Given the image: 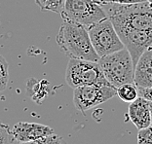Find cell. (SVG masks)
I'll return each instance as SVG.
<instances>
[{"label": "cell", "instance_id": "8fae6325", "mask_svg": "<svg viewBox=\"0 0 152 144\" xmlns=\"http://www.w3.org/2000/svg\"><path fill=\"white\" fill-rule=\"evenodd\" d=\"M44 81H37L34 78H31L27 82V95L28 97H31L33 100H35L37 103H40V101H42L43 99L47 97L48 91L47 87L45 88Z\"/></svg>", "mask_w": 152, "mask_h": 144}, {"label": "cell", "instance_id": "7c38bea8", "mask_svg": "<svg viewBox=\"0 0 152 144\" xmlns=\"http://www.w3.org/2000/svg\"><path fill=\"white\" fill-rule=\"evenodd\" d=\"M116 95L121 100L130 103L139 97L137 87L134 85V83L123 84L119 86L118 88H116Z\"/></svg>", "mask_w": 152, "mask_h": 144}, {"label": "cell", "instance_id": "d6986e66", "mask_svg": "<svg viewBox=\"0 0 152 144\" xmlns=\"http://www.w3.org/2000/svg\"><path fill=\"white\" fill-rule=\"evenodd\" d=\"M101 3H116V4H134L145 2L146 0H99Z\"/></svg>", "mask_w": 152, "mask_h": 144}, {"label": "cell", "instance_id": "5b68a950", "mask_svg": "<svg viewBox=\"0 0 152 144\" xmlns=\"http://www.w3.org/2000/svg\"><path fill=\"white\" fill-rule=\"evenodd\" d=\"M60 14L63 20H71L86 27L107 18L101 2L94 0H65Z\"/></svg>", "mask_w": 152, "mask_h": 144}, {"label": "cell", "instance_id": "6da1fadb", "mask_svg": "<svg viewBox=\"0 0 152 144\" xmlns=\"http://www.w3.org/2000/svg\"><path fill=\"white\" fill-rule=\"evenodd\" d=\"M101 4L136 66L142 53L152 46V4Z\"/></svg>", "mask_w": 152, "mask_h": 144}, {"label": "cell", "instance_id": "ffe728a7", "mask_svg": "<svg viewBox=\"0 0 152 144\" xmlns=\"http://www.w3.org/2000/svg\"><path fill=\"white\" fill-rule=\"evenodd\" d=\"M149 107H150V118H151V126H152V101H149Z\"/></svg>", "mask_w": 152, "mask_h": 144}, {"label": "cell", "instance_id": "9c48e42d", "mask_svg": "<svg viewBox=\"0 0 152 144\" xmlns=\"http://www.w3.org/2000/svg\"><path fill=\"white\" fill-rule=\"evenodd\" d=\"M134 83L137 88L152 87V47L142 53L134 66Z\"/></svg>", "mask_w": 152, "mask_h": 144}, {"label": "cell", "instance_id": "9a60e30c", "mask_svg": "<svg viewBox=\"0 0 152 144\" xmlns=\"http://www.w3.org/2000/svg\"><path fill=\"white\" fill-rule=\"evenodd\" d=\"M61 138L56 133H53L51 135L45 136V137H41L32 141H27V142H19L18 144H61Z\"/></svg>", "mask_w": 152, "mask_h": 144}, {"label": "cell", "instance_id": "8992f818", "mask_svg": "<svg viewBox=\"0 0 152 144\" xmlns=\"http://www.w3.org/2000/svg\"><path fill=\"white\" fill-rule=\"evenodd\" d=\"M87 29L92 46L99 57L125 48L112 23L107 18L88 26Z\"/></svg>", "mask_w": 152, "mask_h": 144}, {"label": "cell", "instance_id": "2e32d148", "mask_svg": "<svg viewBox=\"0 0 152 144\" xmlns=\"http://www.w3.org/2000/svg\"><path fill=\"white\" fill-rule=\"evenodd\" d=\"M137 144H152V126L139 129Z\"/></svg>", "mask_w": 152, "mask_h": 144}, {"label": "cell", "instance_id": "ac0fdd59", "mask_svg": "<svg viewBox=\"0 0 152 144\" xmlns=\"http://www.w3.org/2000/svg\"><path fill=\"white\" fill-rule=\"evenodd\" d=\"M139 97L147 99L148 101H152V87L151 88H137Z\"/></svg>", "mask_w": 152, "mask_h": 144}, {"label": "cell", "instance_id": "603a6c76", "mask_svg": "<svg viewBox=\"0 0 152 144\" xmlns=\"http://www.w3.org/2000/svg\"><path fill=\"white\" fill-rule=\"evenodd\" d=\"M94 1H99V0H94Z\"/></svg>", "mask_w": 152, "mask_h": 144}, {"label": "cell", "instance_id": "52a82bcc", "mask_svg": "<svg viewBox=\"0 0 152 144\" xmlns=\"http://www.w3.org/2000/svg\"><path fill=\"white\" fill-rule=\"evenodd\" d=\"M116 95V88L112 86L87 85L74 89L73 103L77 110L85 113L91 108L109 100Z\"/></svg>", "mask_w": 152, "mask_h": 144}, {"label": "cell", "instance_id": "cb8c5ba5", "mask_svg": "<svg viewBox=\"0 0 152 144\" xmlns=\"http://www.w3.org/2000/svg\"><path fill=\"white\" fill-rule=\"evenodd\" d=\"M151 47H152V46H151Z\"/></svg>", "mask_w": 152, "mask_h": 144}, {"label": "cell", "instance_id": "5bb4252c", "mask_svg": "<svg viewBox=\"0 0 152 144\" xmlns=\"http://www.w3.org/2000/svg\"><path fill=\"white\" fill-rule=\"evenodd\" d=\"M9 82V64L6 59L0 55V92L6 90Z\"/></svg>", "mask_w": 152, "mask_h": 144}, {"label": "cell", "instance_id": "4fadbf2b", "mask_svg": "<svg viewBox=\"0 0 152 144\" xmlns=\"http://www.w3.org/2000/svg\"><path fill=\"white\" fill-rule=\"evenodd\" d=\"M42 11H51L60 14L65 0H34Z\"/></svg>", "mask_w": 152, "mask_h": 144}, {"label": "cell", "instance_id": "7a4b0ae2", "mask_svg": "<svg viewBox=\"0 0 152 144\" xmlns=\"http://www.w3.org/2000/svg\"><path fill=\"white\" fill-rule=\"evenodd\" d=\"M60 49L69 59L98 63L99 57L92 46L87 27L71 20H64L56 36Z\"/></svg>", "mask_w": 152, "mask_h": 144}, {"label": "cell", "instance_id": "44dd1931", "mask_svg": "<svg viewBox=\"0 0 152 144\" xmlns=\"http://www.w3.org/2000/svg\"><path fill=\"white\" fill-rule=\"evenodd\" d=\"M5 126H6V124H4V123H2L1 121H0V129H2Z\"/></svg>", "mask_w": 152, "mask_h": 144}, {"label": "cell", "instance_id": "ba28073f", "mask_svg": "<svg viewBox=\"0 0 152 144\" xmlns=\"http://www.w3.org/2000/svg\"><path fill=\"white\" fill-rule=\"evenodd\" d=\"M55 133L54 129L48 126L37 124V123L19 122L14 126L11 131L12 137L18 142L32 141L41 137Z\"/></svg>", "mask_w": 152, "mask_h": 144}, {"label": "cell", "instance_id": "e0dca14e", "mask_svg": "<svg viewBox=\"0 0 152 144\" xmlns=\"http://www.w3.org/2000/svg\"><path fill=\"white\" fill-rule=\"evenodd\" d=\"M12 135L8 125H6L2 129H0V144H11Z\"/></svg>", "mask_w": 152, "mask_h": 144}, {"label": "cell", "instance_id": "3957f363", "mask_svg": "<svg viewBox=\"0 0 152 144\" xmlns=\"http://www.w3.org/2000/svg\"><path fill=\"white\" fill-rule=\"evenodd\" d=\"M98 63L106 80L114 88H118L123 84L134 83V65L126 48L99 57Z\"/></svg>", "mask_w": 152, "mask_h": 144}, {"label": "cell", "instance_id": "7402d4cb", "mask_svg": "<svg viewBox=\"0 0 152 144\" xmlns=\"http://www.w3.org/2000/svg\"><path fill=\"white\" fill-rule=\"evenodd\" d=\"M146 1H147L148 3H150V4H152V0H146Z\"/></svg>", "mask_w": 152, "mask_h": 144}, {"label": "cell", "instance_id": "30bf717a", "mask_svg": "<svg viewBox=\"0 0 152 144\" xmlns=\"http://www.w3.org/2000/svg\"><path fill=\"white\" fill-rule=\"evenodd\" d=\"M128 117L137 129H144L150 126V107L147 99L139 97L130 102L128 108Z\"/></svg>", "mask_w": 152, "mask_h": 144}, {"label": "cell", "instance_id": "277c9868", "mask_svg": "<svg viewBox=\"0 0 152 144\" xmlns=\"http://www.w3.org/2000/svg\"><path fill=\"white\" fill-rule=\"evenodd\" d=\"M65 81L72 89L87 85L111 86L104 77L98 63L76 59H70L68 61Z\"/></svg>", "mask_w": 152, "mask_h": 144}]
</instances>
